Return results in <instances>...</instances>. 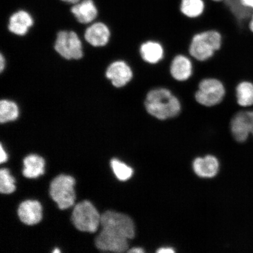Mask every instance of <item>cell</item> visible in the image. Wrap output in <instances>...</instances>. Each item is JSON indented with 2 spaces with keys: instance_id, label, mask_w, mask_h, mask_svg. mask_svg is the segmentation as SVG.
<instances>
[{
  "instance_id": "cell-1",
  "label": "cell",
  "mask_w": 253,
  "mask_h": 253,
  "mask_svg": "<svg viewBox=\"0 0 253 253\" xmlns=\"http://www.w3.org/2000/svg\"><path fill=\"white\" fill-rule=\"evenodd\" d=\"M102 230L95 240L98 249L123 253L128 249V240L135 236L133 221L127 215L107 211L101 215Z\"/></svg>"
},
{
  "instance_id": "cell-19",
  "label": "cell",
  "mask_w": 253,
  "mask_h": 253,
  "mask_svg": "<svg viewBox=\"0 0 253 253\" xmlns=\"http://www.w3.org/2000/svg\"><path fill=\"white\" fill-rule=\"evenodd\" d=\"M207 4L204 0H181L179 9L181 13L190 19H197L203 15Z\"/></svg>"
},
{
  "instance_id": "cell-6",
  "label": "cell",
  "mask_w": 253,
  "mask_h": 253,
  "mask_svg": "<svg viewBox=\"0 0 253 253\" xmlns=\"http://www.w3.org/2000/svg\"><path fill=\"white\" fill-rule=\"evenodd\" d=\"M75 181L71 176L60 175L50 183V195L60 210H66L75 204L76 194L74 190Z\"/></svg>"
},
{
  "instance_id": "cell-3",
  "label": "cell",
  "mask_w": 253,
  "mask_h": 253,
  "mask_svg": "<svg viewBox=\"0 0 253 253\" xmlns=\"http://www.w3.org/2000/svg\"><path fill=\"white\" fill-rule=\"evenodd\" d=\"M222 45V36L219 31L208 30L196 34L189 48V56L196 61L204 62L211 59Z\"/></svg>"
},
{
  "instance_id": "cell-26",
  "label": "cell",
  "mask_w": 253,
  "mask_h": 253,
  "mask_svg": "<svg viewBox=\"0 0 253 253\" xmlns=\"http://www.w3.org/2000/svg\"><path fill=\"white\" fill-rule=\"evenodd\" d=\"M5 66V59L2 54L0 55V71L2 73L4 71Z\"/></svg>"
},
{
  "instance_id": "cell-29",
  "label": "cell",
  "mask_w": 253,
  "mask_h": 253,
  "mask_svg": "<svg viewBox=\"0 0 253 253\" xmlns=\"http://www.w3.org/2000/svg\"><path fill=\"white\" fill-rule=\"evenodd\" d=\"M248 27L249 30H251L252 33H253V13L252 14L251 18L248 22Z\"/></svg>"
},
{
  "instance_id": "cell-12",
  "label": "cell",
  "mask_w": 253,
  "mask_h": 253,
  "mask_svg": "<svg viewBox=\"0 0 253 253\" xmlns=\"http://www.w3.org/2000/svg\"><path fill=\"white\" fill-rule=\"evenodd\" d=\"M111 33L108 27L102 23L91 25L85 31L84 39L91 46L103 47L109 43Z\"/></svg>"
},
{
  "instance_id": "cell-10",
  "label": "cell",
  "mask_w": 253,
  "mask_h": 253,
  "mask_svg": "<svg viewBox=\"0 0 253 253\" xmlns=\"http://www.w3.org/2000/svg\"><path fill=\"white\" fill-rule=\"evenodd\" d=\"M169 71L175 80L179 82L188 81L194 72L192 58L183 54L176 55L170 63Z\"/></svg>"
},
{
  "instance_id": "cell-15",
  "label": "cell",
  "mask_w": 253,
  "mask_h": 253,
  "mask_svg": "<svg viewBox=\"0 0 253 253\" xmlns=\"http://www.w3.org/2000/svg\"><path fill=\"white\" fill-rule=\"evenodd\" d=\"M33 25L34 20L31 15L27 11L21 10L11 16L8 28L11 33L17 36H24Z\"/></svg>"
},
{
  "instance_id": "cell-17",
  "label": "cell",
  "mask_w": 253,
  "mask_h": 253,
  "mask_svg": "<svg viewBox=\"0 0 253 253\" xmlns=\"http://www.w3.org/2000/svg\"><path fill=\"white\" fill-rule=\"evenodd\" d=\"M23 175L28 178H36L44 173L45 161L43 158L31 154L24 160Z\"/></svg>"
},
{
  "instance_id": "cell-27",
  "label": "cell",
  "mask_w": 253,
  "mask_h": 253,
  "mask_svg": "<svg viewBox=\"0 0 253 253\" xmlns=\"http://www.w3.org/2000/svg\"><path fill=\"white\" fill-rule=\"evenodd\" d=\"M144 250L141 248H134L129 249L128 253H144Z\"/></svg>"
},
{
  "instance_id": "cell-9",
  "label": "cell",
  "mask_w": 253,
  "mask_h": 253,
  "mask_svg": "<svg viewBox=\"0 0 253 253\" xmlns=\"http://www.w3.org/2000/svg\"><path fill=\"white\" fill-rule=\"evenodd\" d=\"M229 128L235 140L242 143L251 134V120L248 110L237 111L230 120Z\"/></svg>"
},
{
  "instance_id": "cell-14",
  "label": "cell",
  "mask_w": 253,
  "mask_h": 253,
  "mask_svg": "<svg viewBox=\"0 0 253 253\" xmlns=\"http://www.w3.org/2000/svg\"><path fill=\"white\" fill-rule=\"evenodd\" d=\"M194 172L199 177L211 178L216 176L219 169V163L213 156L197 158L193 163Z\"/></svg>"
},
{
  "instance_id": "cell-30",
  "label": "cell",
  "mask_w": 253,
  "mask_h": 253,
  "mask_svg": "<svg viewBox=\"0 0 253 253\" xmlns=\"http://www.w3.org/2000/svg\"><path fill=\"white\" fill-rule=\"evenodd\" d=\"M62 1H64L68 3H71V4H76V3H77L79 1H80V0H61Z\"/></svg>"
},
{
  "instance_id": "cell-22",
  "label": "cell",
  "mask_w": 253,
  "mask_h": 253,
  "mask_svg": "<svg viewBox=\"0 0 253 253\" xmlns=\"http://www.w3.org/2000/svg\"><path fill=\"white\" fill-rule=\"evenodd\" d=\"M15 179L9 170L2 169L0 170V192L3 194H9L15 190Z\"/></svg>"
},
{
  "instance_id": "cell-24",
  "label": "cell",
  "mask_w": 253,
  "mask_h": 253,
  "mask_svg": "<svg viewBox=\"0 0 253 253\" xmlns=\"http://www.w3.org/2000/svg\"><path fill=\"white\" fill-rule=\"evenodd\" d=\"M158 253H175V250L173 248H169V247H164L158 250Z\"/></svg>"
},
{
  "instance_id": "cell-16",
  "label": "cell",
  "mask_w": 253,
  "mask_h": 253,
  "mask_svg": "<svg viewBox=\"0 0 253 253\" xmlns=\"http://www.w3.org/2000/svg\"><path fill=\"white\" fill-rule=\"evenodd\" d=\"M71 12L79 23L89 24L93 21L98 14L97 9L93 0H83L76 3Z\"/></svg>"
},
{
  "instance_id": "cell-21",
  "label": "cell",
  "mask_w": 253,
  "mask_h": 253,
  "mask_svg": "<svg viewBox=\"0 0 253 253\" xmlns=\"http://www.w3.org/2000/svg\"><path fill=\"white\" fill-rule=\"evenodd\" d=\"M110 164L114 173L120 181H127L133 175L132 168L118 159H112Z\"/></svg>"
},
{
  "instance_id": "cell-8",
  "label": "cell",
  "mask_w": 253,
  "mask_h": 253,
  "mask_svg": "<svg viewBox=\"0 0 253 253\" xmlns=\"http://www.w3.org/2000/svg\"><path fill=\"white\" fill-rule=\"evenodd\" d=\"M106 77L117 88L125 87L134 78L131 66L125 60L119 59L111 63L106 71Z\"/></svg>"
},
{
  "instance_id": "cell-20",
  "label": "cell",
  "mask_w": 253,
  "mask_h": 253,
  "mask_svg": "<svg viewBox=\"0 0 253 253\" xmlns=\"http://www.w3.org/2000/svg\"><path fill=\"white\" fill-rule=\"evenodd\" d=\"M19 107L13 101L1 100L0 102V122L4 124L15 121L19 116Z\"/></svg>"
},
{
  "instance_id": "cell-31",
  "label": "cell",
  "mask_w": 253,
  "mask_h": 253,
  "mask_svg": "<svg viewBox=\"0 0 253 253\" xmlns=\"http://www.w3.org/2000/svg\"><path fill=\"white\" fill-rule=\"evenodd\" d=\"M211 1L214 2H220L221 1H224V0H211Z\"/></svg>"
},
{
  "instance_id": "cell-4",
  "label": "cell",
  "mask_w": 253,
  "mask_h": 253,
  "mask_svg": "<svg viewBox=\"0 0 253 253\" xmlns=\"http://www.w3.org/2000/svg\"><path fill=\"white\" fill-rule=\"evenodd\" d=\"M226 93V87L222 82L216 78H208L199 82L195 97L201 105L211 107L222 102Z\"/></svg>"
},
{
  "instance_id": "cell-13",
  "label": "cell",
  "mask_w": 253,
  "mask_h": 253,
  "mask_svg": "<svg viewBox=\"0 0 253 253\" xmlns=\"http://www.w3.org/2000/svg\"><path fill=\"white\" fill-rule=\"evenodd\" d=\"M140 54L145 62L156 65L164 59L165 50L162 44L158 41L149 40L140 45Z\"/></svg>"
},
{
  "instance_id": "cell-32",
  "label": "cell",
  "mask_w": 253,
  "mask_h": 253,
  "mask_svg": "<svg viewBox=\"0 0 253 253\" xmlns=\"http://www.w3.org/2000/svg\"><path fill=\"white\" fill-rule=\"evenodd\" d=\"M60 251H59L58 249H56L53 252V253H60Z\"/></svg>"
},
{
  "instance_id": "cell-11",
  "label": "cell",
  "mask_w": 253,
  "mask_h": 253,
  "mask_svg": "<svg viewBox=\"0 0 253 253\" xmlns=\"http://www.w3.org/2000/svg\"><path fill=\"white\" fill-rule=\"evenodd\" d=\"M18 214L22 222L27 225H34L42 219V206L39 201H25L19 206Z\"/></svg>"
},
{
  "instance_id": "cell-25",
  "label": "cell",
  "mask_w": 253,
  "mask_h": 253,
  "mask_svg": "<svg viewBox=\"0 0 253 253\" xmlns=\"http://www.w3.org/2000/svg\"><path fill=\"white\" fill-rule=\"evenodd\" d=\"M1 153H0V155H1V157H0V163L1 164L4 163L7 161L8 159L7 154H6L5 151L3 149L2 145L1 144Z\"/></svg>"
},
{
  "instance_id": "cell-23",
  "label": "cell",
  "mask_w": 253,
  "mask_h": 253,
  "mask_svg": "<svg viewBox=\"0 0 253 253\" xmlns=\"http://www.w3.org/2000/svg\"><path fill=\"white\" fill-rule=\"evenodd\" d=\"M239 4L247 9L253 11V0H236Z\"/></svg>"
},
{
  "instance_id": "cell-28",
  "label": "cell",
  "mask_w": 253,
  "mask_h": 253,
  "mask_svg": "<svg viewBox=\"0 0 253 253\" xmlns=\"http://www.w3.org/2000/svg\"><path fill=\"white\" fill-rule=\"evenodd\" d=\"M248 111L251 120V134L253 135V110H248Z\"/></svg>"
},
{
  "instance_id": "cell-18",
  "label": "cell",
  "mask_w": 253,
  "mask_h": 253,
  "mask_svg": "<svg viewBox=\"0 0 253 253\" xmlns=\"http://www.w3.org/2000/svg\"><path fill=\"white\" fill-rule=\"evenodd\" d=\"M237 103L241 108L253 106V84L243 80L240 82L235 88Z\"/></svg>"
},
{
  "instance_id": "cell-2",
  "label": "cell",
  "mask_w": 253,
  "mask_h": 253,
  "mask_svg": "<svg viewBox=\"0 0 253 253\" xmlns=\"http://www.w3.org/2000/svg\"><path fill=\"white\" fill-rule=\"evenodd\" d=\"M144 106L150 116L161 121L175 118L182 111L179 98L169 88L163 87L154 88L148 91Z\"/></svg>"
},
{
  "instance_id": "cell-7",
  "label": "cell",
  "mask_w": 253,
  "mask_h": 253,
  "mask_svg": "<svg viewBox=\"0 0 253 253\" xmlns=\"http://www.w3.org/2000/svg\"><path fill=\"white\" fill-rule=\"evenodd\" d=\"M54 49L59 55L67 60H78L84 56L81 41L74 31L59 32L57 34Z\"/></svg>"
},
{
  "instance_id": "cell-5",
  "label": "cell",
  "mask_w": 253,
  "mask_h": 253,
  "mask_svg": "<svg viewBox=\"0 0 253 253\" xmlns=\"http://www.w3.org/2000/svg\"><path fill=\"white\" fill-rule=\"evenodd\" d=\"M72 221L79 230L94 233L100 225L101 215L90 202L84 201L75 206Z\"/></svg>"
}]
</instances>
